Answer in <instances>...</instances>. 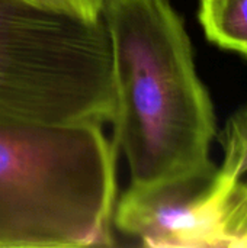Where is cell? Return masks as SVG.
Masks as SVG:
<instances>
[{
  "mask_svg": "<svg viewBox=\"0 0 247 248\" xmlns=\"http://www.w3.org/2000/svg\"><path fill=\"white\" fill-rule=\"evenodd\" d=\"M220 142L223 163L204 190L213 248H247V105L230 115Z\"/></svg>",
  "mask_w": 247,
  "mask_h": 248,
  "instance_id": "obj_4",
  "label": "cell"
},
{
  "mask_svg": "<svg viewBox=\"0 0 247 248\" xmlns=\"http://www.w3.org/2000/svg\"><path fill=\"white\" fill-rule=\"evenodd\" d=\"M112 51L102 20L0 0V121L111 122Z\"/></svg>",
  "mask_w": 247,
  "mask_h": 248,
  "instance_id": "obj_3",
  "label": "cell"
},
{
  "mask_svg": "<svg viewBox=\"0 0 247 248\" xmlns=\"http://www.w3.org/2000/svg\"><path fill=\"white\" fill-rule=\"evenodd\" d=\"M42 10L63 13L87 20L100 17V0H16Z\"/></svg>",
  "mask_w": 247,
  "mask_h": 248,
  "instance_id": "obj_6",
  "label": "cell"
},
{
  "mask_svg": "<svg viewBox=\"0 0 247 248\" xmlns=\"http://www.w3.org/2000/svg\"><path fill=\"white\" fill-rule=\"evenodd\" d=\"M198 17L211 42L247 57V0H199Z\"/></svg>",
  "mask_w": 247,
  "mask_h": 248,
  "instance_id": "obj_5",
  "label": "cell"
},
{
  "mask_svg": "<svg viewBox=\"0 0 247 248\" xmlns=\"http://www.w3.org/2000/svg\"><path fill=\"white\" fill-rule=\"evenodd\" d=\"M118 151L90 121H0V248L112 246Z\"/></svg>",
  "mask_w": 247,
  "mask_h": 248,
  "instance_id": "obj_2",
  "label": "cell"
},
{
  "mask_svg": "<svg viewBox=\"0 0 247 248\" xmlns=\"http://www.w3.org/2000/svg\"><path fill=\"white\" fill-rule=\"evenodd\" d=\"M100 16L112 51V142L127 160L131 186L214 171V106L170 0H100Z\"/></svg>",
  "mask_w": 247,
  "mask_h": 248,
  "instance_id": "obj_1",
  "label": "cell"
}]
</instances>
